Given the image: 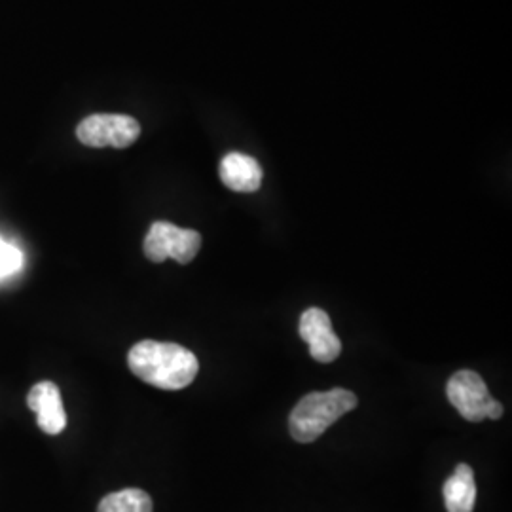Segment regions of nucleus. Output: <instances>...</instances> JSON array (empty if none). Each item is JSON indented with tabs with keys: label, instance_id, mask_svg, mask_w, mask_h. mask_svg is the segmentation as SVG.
I'll return each instance as SVG.
<instances>
[{
	"label": "nucleus",
	"instance_id": "1",
	"mask_svg": "<svg viewBox=\"0 0 512 512\" xmlns=\"http://www.w3.org/2000/svg\"><path fill=\"white\" fill-rule=\"evenodd\" d=\"M128 365L139 380L167 391L188 387L200 370L192 351L154 340H143L129 349Z\"/></svg>",
	"mask_w": 512,
	"mask_h": 512
},
{
	"label": "nucleus",
	"instance_id": "2",
	"mask_svg": "<svg viewBox=\"0 0 512 512\" xmlns=\"http://www.w3.org/2000/svg\"><path fill=\"white\" fill-rule=\"evenodd\" d=\"M357 395L348 389H330L325 393H308L300 399L289 416V433L296 442L310 444L319 439L332 423L357 406Z\"/></svg>",
	"mask_w": 512,
	"mask_h": 512
},
{
	"label": "nucleus",
	"instance_id": "3",
	"mask_svg": "<svg viewBox=\"0 0 512 512\" xmlns=\"http://www.w3.org/2000/svg\"><path fill=\"white\" fill-rule=\"evenodd\" d=\"M145 255L160 264L175 258L179 264H190L202 249V236L196 230L179 228L171 222H154L145 238Z\"/></svg>",
	"mask_w": 512,
	"mask_h": 512
},
{
	"label": "nucleus",
	"instance_id": "4",
	"mask_svg": "<svg viewBox=\"0 0 512 512\" xmlns=\"http://www.w3.org/2000/svg\"><path fill=\"white\" fill-rule=\"evenodd\" d=\"M139 135V122L126 114H92L76 128L78 141L92 148H128Z\"/></svg>",
	"mask_w": 512,
	"mask_h": 512
},
{
	"label": "nucleus",
	"instance_id": "5",
	"mask_svg": "<svg viewBox=\"0 0 512 512\" xmlns=\"http://www.w3.org/2000/svg\"><path fill=\"white\" fill-rule=\"evenodd\" d=\"M446 395L452 406L467 421L486 420V404L490 403L492 395L475 370H459L446 385Z\"/></svg>",
	"mask_w": 512,
	"mask_h": 512
},
{
	"label": "nucleus",
	"instance_id": "6",
	"mask_svg": "<svg viewBox=\"0 0 512 512\" xmlns=\"http://www.w3.org/2000/svg\"><path fill=\"white\" fill-rule=\"evenodd\" d=\"M300 336L310 346L317 363H334L342 353V342L334 334L329 313L321 308H308L300 317Z\"/></svg>",
	"mask_w": 512,
	"mask_h": 512
},
{
	"label": "nucleus",
	"instance_id": "7",
	"mask_svg": "<svg viewBox=\"0 0 512 512\" xmlns=\"http://www.w3.org/2000/svg\"><path fill=\"white\" fill-rule=\"evenodd\" d=\"M27 406L37 412L38 427L46 435H59L65 429L67 414L54 382H38L27 395Z\"/></svg>",
	"mask_w": 512,
	"mask_h": 512
},
{
	"label": "nucleus",
	"instance_id": "8",
	"mask_svg": "<svg viewBox=\"0 0 512 512\" xmlns=\"http://www.w3.org/2000/svg\"><path fill=\"white\" fill-rule=\"evenodd\" d=\"M219 175L224 186L243 194L256 192L264 177L262 167L255 158L241 152H230L220 160Z\"/></svg>",
	"mask_w": 512,
	"mask_h": 512
},
{
	"label": "nucleus",
	"instance_id": "9",
	"mask_svg": "<svg viewBox=\"0 0 512 512\" xmlns=\"http://www.w3.org/2000/svg\"><path fill=\"white\" fill-rule=\"evenodd\" d=\"M442 495L448 512H473L476 503L475 473L469 465L461 463L456 467L444 486Z\"/></svg>",
	"mask_w": 512,
	"mask_h": 512
},
{
	"label": "nucleus",
	"instance_id": "10",
	"mask_svg": "<svg viewBox=\"0 0 512 512\" xmlns=\"http://www.w3.org/2000/svg\"><path fill=\"white\" fill-rule=\"evenodd\" d=\"M97 512H152V499L139 488H128L103 497Z\"/></svg>",
	"mask_w": 512,
	"mask_h": 512
},
{
	"label": "nucleus",
	"instance_id": "11",
	"mask_svg": "<svg viewBox=\"0 0 512 512\" xmlns=\"http://www.w3.org/2000/svg\"><path fill=\"white\" fill-rule=\"evenodd\" d=\"M21 266V253L14 245L0 241V275L14 274Z\"/></svg>",
	"mask_w": 512,
	"mask_h": 512
},
{
	"label": "nucleus",
	"instance_id": "12",
	"mask_svg": "<svg viewBox=\"0 0 512 512\" xmlns=\"http://www.w3.org/2000/svg\"><path fill=\"white\" fill-rule=\"evenodd\" d=\"M486 418H490V420H499L501 416H503V406L501 403H497L494 397L490 399V403L486 404Z\"/></svg>",
	"mask_w": 512,
	"mask_h": 512
}]
</instances>
